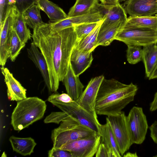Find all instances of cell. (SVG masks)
<instances>
[{
  "label": "cell",
  "mask_w": 157,
  "mask_h": 157,
  "mask_svg": "<svg viewBox=\"0 0 157 157\" xmlns=\"http://www.w3.org/2000/svg\"><path fill=\"white\" fill-rule=\"evenodd\" d=\"M32 37L47 64L50 92H56L67 73L71 53L78 40L74 26L55 30L49 23L44 22L33 29Z\"/></svg>",
  "instance_id": "6da1fadb"
},
{
  "label": "cell",
  "mask_w": 157,
  "mask_h": 157,
  "mask_svg": "<svg viewBox=\"0 0 157 157\" xmlns=\"http://www.w3.org/2000/svg\"><path fill=\"white\" fill-rule=\"evenodd\" d=\"M137 86L124 84L114 79L104 78L100 87L95 104L97 114L107 116L120 113L134 99Z\"/></svg>",
  "instance_id": "7a4b0ae2"
},
{
  "label": "cell",
  "mask_w": 157,
  "mask_h": 157,
  "mask_svg": "<svg viewBox=\"0 0 157 157\" xmlns=\"http://www.w3.org/2000/svg\"><path fill=\"white\" fill-rule=\"evenodd\" d=\"M45 102L36 97L17 101L11 116V124L15 130L20 131L44 116L46 109Z\"/></svg>",
  "instance_id": "3957f363"
},
{
  "label": "cell",
  "mask_w": 157,
  "mask_h": 157,
  "mask_svg": "<svg viewBox=\"0 0 157 157\" xmlns=\"http://www.w3.org/2000/svg\"><path fill=\"white\" fill-rule=\"evenodd\" d=\"M96 133L93 130L69 117L61 121L58 128L52 131L51 138L53 147L60 148L69 142Z\"/></svg>",
  "instance_id": "277c9868"
},
{
  "label": "cell",
  "mask_w": 157,
  "mask_h": 157,
  "mask_svg": "<svg viewBox=\"0 0 157 157\" xmlns=\"http://www.w3.org/2000/svg\"><path fill=\"white\" fill-rule=\"evenodd\" d=\"M115 40L128 46L143 47L157 43V30L151 29L124 26Z\"/></svg>",
  "instance_id": "5b68a950"
},
{
  "label": "cell",
  "mask_w": 157,
  "mask_h": 157,
  "mask_svg": "<svg viewBox=\"0 0 157 157\" xmlns=\"http://www.w3.org/2000/svg\"><path fill=\"white\" fill-rule=\"evenodd\" d=\"M51 103L80 124L91 129L99 134V125L100 123L98 117L85 110L75 101H74L70 103L56 101Z\"/></svg>",
  "instance_id": "8992f818"
},
{
  "label": "cell",
  "mask_w": 157,
  "mask_h": 157,
  "mask_svg": "<svg viewBox=\"0 0 157 157\" xmlns=\"http://www.w3.org/2000/svg\"><path fill=\"white\" fill-rule=\"evenodd\" d=\"M127 120L132 144H142L145 139L148 128L142 108L133 106L127 116Z\"/></svg>",
  "instance_id": "52a82bcc"
},
{
  "label": "cell",
  "mask_w": 157,
  "mask_h": 157,
  "mask_svg": "<svg viewBox=\"0 0 157 157\" xmlns=\"http://www.w3.org/2000/svg\"><path fill=\"white\" fill-rule=\"evenodd\" d=\"M121 156L128 150L132 144L128 127L127 116L123 111L117 115L107 116Z\"/></svg>",
  "instance_id": "ba28073f"
},
{
  "label": "cell",
  "mask_w": 157,
  "mask_h": 157,
  "mask_svg": "<svg viewBox=\"0 0 157 157\" xmlns=\"http://www.w3.org/2000/svg\"><path fill=\"white\" fill-rule=\"evenodd\" d=\"M100 142V136L96 133L69 142L60 149L70 152L72 157H92Z\"/></svg>",
  "instance_id": "9c48e42d"
},
{
  "label": "cell",
  "mask_w": 157,
  "mask_h": 157,
  "mask_svg": "<svg viewBox=\"0 0 157 157\" xmlns=\"http://www.w3.org/2000/svg\"><path fill=\"white\" fill-rule=\"evenodd\" d=\"M18 12L15 7L10 9L0 26V65L4 66L9 58V50L15 17Z\"/></svg>",
  "instance_id": "30bf717a"
},
{
  "label": "cell",
  "mask_w": 157,
  "mask_h": 157,
  "mask_svg": "<svg viewBox=\"0 0 157 157\" xmlns=\"http://www.w3.org/2000/svg\"><path fill=\"white\" fill-rule=\"evenodd\" d=\"M104 78L103 75L92 78L79 98L75 101L85 110L97 117L96 99L100 87Z\"/></svg>",
  "instance_id": "8fae6325"
},
{
  "label": "cell",
  "mask_w": 157,
  "mask_h": 157,
  "mask_svg": "<svg viewBox=\"0 0 157 157\" xmlns=\"http://www.w3.org/2000/svg\"><path fill=\"white\" fill-rule=\"evenodd\" d=\"M124 7L130 16H151L157 13V0H128Z\"/></svg>",
  "instance_id": "7c38bea8"
},
{
  "label": "cell",
  "mask_w": 157,
  "mask_h": 157,
  "mask_svg": "<svg viewBox=\"0 0 157 157\" xmlns=\"http://www.w3.org/2000/svg\"><path fill=\"white\" fill-rule=\"evenodd\" d=\"M96 9L103 17L101 28L119 21L127 22V13L124 7L120 4L116 6H107L99 3Z\"/></svg>",
  "instance_id": "4fadbf2b"
},
{
  "label": "cell",
  "mask_w": 157,
  "mask_h": 157,
  "mask_svg": "<svg viewBox=\"0 0 157 157\" xmlns=\"http://www.w3.org/2000/svg\"><path fill=\"white\" fill-rule=\"evenodd\" d=\"M103 16L96 9L88 14L66 18L55 23H50L55 30H60L81 24L99 22L103 20Z\"/></svg>",
  "instance_id": "5bb4252c"
},
{
  "label": "cell",
  "mask_w": 157,
  "mask_h": 157,
  "mask_svg": "<svg viewBox=\"0 0 157 157\" xmlns=\"http://www.w3.org/2000/svg\"><path fill=\"white\" fill-rule=\"evenodd\" d=\"M1 70L7 86L9 100L18 101L26 98V89L15 78L9 70L4 66L1 67Z\"/></svg>",
  "instance_id": "9a60e30c"
},
{
  "label": "cell",
  "mask_w": 157,
  "mask_h": 157,
  "mask_svg": "<svg viewBox=\"0 0 157 157\" xmlns=\"http://www.w3.org/2000/svg\"><path fill=\"white\" fill-rule=\"evenodd\" d=\"M93 58L92 52L82 51L75 46L70 58V64L75 75L79 76L89 67Z\"/></svg>",
  "instance_id": "2e32d148"
},
{
  "label": "cell",
  "mask_w": 157,
  "mask_h": 157,
  "mask_svg": "<svg viewBox=\"0 0 157 157\" xmlns=\"http://www.w3.org/2000/svg\"><path fill=\"white\" fill-rule=\"evenodd\" d=\"M62 82L67 94L73 100L76 101L83 92L84 86L80 81L79 76L74 74L70 64Z\"/></svg>",
  "instance_id": "e0dca14e"
},
{
  "label": "cell",
  "mask_w": 157,
  "mask_h": 157,
  "mask_svg": "<svg viewBox=\"0 0 157 157\" xmlns=\"http://www.w3.org/2000/svg\"><path fill=\"white\" fill-rule=\"evenodd\" d=\"M38 48L32 42L30 48L27 49L28 56L39 70L47 88L50 92V79L47 64L44 56Z\"/></svg>",
  "instance_id": "ac0fdd59"
},
{
  "label": "cell",
  "mask_w": 157,
  "mask_h": 157,
  "mask_svg": "<svg viewBox=\"0 0 157 157\" xmlns=\"http://www.w3.org/2000/svg\"><path fill=\"white\" fill-rule=\"evenodd\" d=\"M99 134L101 142L103 144L112 155V157H121L117 143L111 128L108 120L103 124H99Z\"/></svg>",
  "instance_id": "d6986e66"
},
{
  "label": "cell",
  "mask_w": 157,
  "mask_h": 157,
  "mask_svg": "<svg viewBox=\"0 0 157 157\" xmlns=\"http://www.w3.org/2000/svg\"><path fill=\"white\" fill-rule=\"evenodd\" d=\"M126 23L119 21L104 28L100 27L97 38L98 46L110 45Z\"/></svg>",
  "instance_id": "ffe728a7"
},
{
  "label": "cell",
  "mask_w": 157,
  "mask_h": 157,
  "mask_svg": "<svg viewBox=\"0 0 157 157\" xmlns=\"http://www.w3.org/2000/svg\"><path fill=\"white\" fill-rule=\"evenodd\" d=\"M36 4L50 19V23H55L67 17L63 10L49 0H36Z\"/></svg>",
  "instance_id": "44dd1931"
},
{
  "label": "cell",
  "mask_w": 157,
  "mask_h": 157,
  "mask_svg": "<svg viewBox=\"0 0 157 157\" xmlns=\"http://www.w3.org/2000/svg\"><path fill=\"white\" fill-rule=\"evenodd\" d=\"M9 141L13 151L23 156L30 155L36 145L34 140L31 137L21 138L12 136Z\"/></svg>",
  "instance_id": "7402d4cb"
},
{
  "label": "cell",
  "mask_w": 157,
  "mask_h": 157,
  "mask_svg": "<svg viewBox=\"0 0 157 157\" xmlns=\"http://www.w3.org/2000/svg\"><path fill=\"white\" fill-rule=\"evenodd\" d=\"M143 62L146 77L151 76L157 63V45L153 44L143 47L142 49Z\"/></svg>",
  "instance_id": "603a6c76"
},
{
  "label": "cell",
  "mask_w": 157,
  "mask_h": 157,
  "mask_svg": "<svg viewBox=\"0 0 157 157\" xmlns=\"http://www.w3.org/2000/svg\"><path fill=\"white\" fill-rule=\"evenodd\" d=\"M98 0H76L71 8L67 17H73L88 14L96 9Z\"/></svg>",
  "instance_id": "cb8c5ba5"
},
{
  "label": "cell",
  "mask_w": 157,
  "mask_h": 157,
  "mask_svg": "<svg viewBox=\"0 0 157 157\" xmlns=\"http://www.w3.org/2000/svg\"><path fill=\"white\" fill-rule=\"evenodd\" d=\"M124 26L144 28L157 30V16L132 17L127 18Z\"/></svg>",
  "instance_id": "d4e9b609"
},
{
  "label": "cell",
  "mask_w": 157,
  "mask_h": 157,
  "mask_svg": "<svg viewBox=\"0 0 157 157\" xmlns=\"http://www.w3.org/2000/svg\"><path fill=\"white\" fill-rule=\"evenodd\" d=\"M103 21H101L94 29L84 38L78 40L75 46L78 49L85 51L93 52L98 47V36Z\"/></svg>",
  "instance_id": "484cf974"
},
{
  "label": "cell",
  "mask_w": 157,
  "mask_h": 157,
  "mask_svg": "<svg viewBox=\"0 0 157 157\" xmlns=\"http://www.w3.org/2000/svg\"><path fill=\"white\" fill-rule=\"evenodd\" d=\"M13 29L23 43L25 44L30 39L31 35L30 30L24 20L22 14L18 11L14 18Z\"/></svg>",
  "instance_id": "4316f807"
},
{
  "label": "cell",
  "mask_w": 157,
  "mask_h": 157,
  "mask_svg": "<svg viewBox=\"0 0 157 157\" xmlns=\"http://www.w3.org/2000/svg\"><path fill=\"white\" fill-rule=\"evenodd\" d=\"M40 10L38 5L34 4L22 13L24 20L27 25L33 29L37 26L44 23L41 18Z\"/></svg>",
  "instance_id": "83f0119b"
},
{
  "label": "cell",
  "mask_w": 157,
  "mask_h": 157,
  "mask_svg": "<svg viewBox=\"0 0 157 157\" xmlns=\"http://www.w3.org/2000/svg\"><path fill=\"white\" fill-rule=\"evenodd\" d=\"M25 45L13 29L9 50V58L12 62L15 60Z\"/></svg>",
  "instance_id": "f1b7e54d"
},
{
  "label": "cell",
  "mask_w": 157,
  "mask_h": 157,
  "mask_svg": "<svg viewBox=\"0 0 157 157\" xmlns=\"http://www.w3.org/2000/svg\"><path fill=\"white\" fill-rule=\"evenodd\" d=\"M101 21L85 23L74 26V29L78 40H82L86 37L94 29Z\"/></svg>",
  "instance_id": "f546056e"
},
{
  "label": "cell",
  "mask_w": 157,
  "mask_h": 157,
  "mask_svg": "<svg viewBox=\"0 0 157 157\" xmlns=\"http://www.w3.org/2000/svg\"><path fill=\"white\" fill-rule=\"evenodd\" d=\"M126 57L129 63L135 64L142 60V49L141 47L128 46Z\"/></svg>",
  "instance_id": "4dcf8cb0"
},
{
  "label": "cell",
  "mask_w": 157,
  "mask_h": 157,
  "mask_svg": "<svg viewBox=\"0 0 157 157\" xmlns=\"http://www.w3.org/2000/svg\"><path fill=\"white\" fill-rule=\"evenodd\" d=\"M48 101L52 103L54 102H60L63 103H70L73 100L71 97L67 93H55L50 96Z\"/></svg>",
  "instance_id": "1f68e13d"
},
{
  "label": "cell",
  "mask_w": 157,
  "mask_h": 157,
  "mask_svg": "<svg viewBox=\"0 0 157 157\" xmlns=\"http://www.w3.org/2000/svg\"><path fill=\"white\" fill-rule=\"evenodd\" d=\"M15 7L17 11L22 14L26 10L34 4H36V0H15Z\"/></svg>",
  "instance_id": "d6a6232c"
},
{
  "label": "cell",
  "mask_w": 157,
  "mask_h": 157,
  "mask_svg": "<svg viewBox=\"0 0 157 157\" xmlns=\"http://www.w3.org/2000/svg\"><path fill=\"white\" fill-rule=\"evenodd\" d=\"M48 155L49 157H72L71 153L69 151L53 147L49 151Z\"/></svg>",
  "instance_id": "836d02e7"
},
{
  "label": "cell",
  "mask_w": 157,
  "mask_h": 157,
  "mask_svg": "<svg viewBox=\"0 0 157 157\" xmlns=\"http://www.w3.org/2000/svg\"><path fill=\"white\" fill-rule=\"evenodd\" d=\"M96 157H112L110 152L105 145L100 143L95 154Z\"/></svg>",
  "instance_id": "e575fe53"
},
{
  "label": "cell",
  "mask_w": 157,
  "mask_h": 157,
  "mask_svg": "<svg viewBox=\"0 0 157 157\" xmlns=\"http://www.w3.org/2000/svg\"><path fill=\"white\" fill-rule=\"evenodd\" d=\"M150 136L155 143L157 144V121H155L149 127Z\"/></svg>",
  "instance_id": "d590c367"
},
{
  "label": "cell",
  "mask_w": 157,
  "mask_h": 157,
  "mask_svg": "<svg viewBox=\"0 0 157 157\" xmlns=\"http://www.w3.org/2000/svg\"><path fill=\"white\" fill-rule=\"evenodd\" d=\"M101 4L107 6L117 5L120 4L119 0H99Z\"/></svg>",
  "instance_id": "8d00e7d4"
},
{
  "label": "cell",
  "mask_w": 157,
  "mask_h": 157,
  "mask_svg": "<svg viewBox=\"0 0 157 157\" xmlns=\"http://www.w3.org/2000/svg\"><path fill=\"white\" fill-rule=\"evenodd\" d=\"M149 109L151 112L154 111L157 109V92L154 95L153 101L150 103Z\"/></svg>",
  "instance_id": "74e56055"
},
{
  "label": "cell",
  "mask_w": 157,
  "mask_h": 157,
  "mask_svg": "<svg viewBox=\"0 0 157 157\" xmlns=\"http://www.w3.org/2000/svg\"><path fill=\"white\" fill-rule=\"evenodd\" d=\"M155 78H157V63L149 79L151 80Z\"/></svg>",
  "instance_id": "f35d334b"
},
{
  "label": "cell",
  "mask_w": 157,
  "mask_h": 157,
  "mask_svg": "<svg viewBox=\"0 0 157 157\" xmlns=\"http://www.w3.org/2000/svg\"><path fill=\"white\" fill-rule=\"evenodd\" d=\"M123 157H138V155L136 154V153H131L130 152H128L126 153L125 154H124Z\"/></svg>",
  "instance_id": "ab89813d"
},
{
  "label": "cell",
  "mask_w": 157,
  "mask_h": 157,
  "mask_svg": "<svg viewBox=\"0 0 157 157\" xmlns=\"http://www.w3.org/2000/svg\"><path fill=\"white\" fill-rule=\"evenodd\" d=\"M121 1H128V0H120Z\"/></svg>",
  "instance_id": "60d3db41"
},
{
  "label": "cell",
  "mask_w": 157,
  "mask_h": 157,
  "mask_svg": "<svg viewBox=\"0 0 157 157\" xmlns=\"http://www.w3.org/2000/svg\"><path fill=\"white\" fill-rule=\"evenodd\" d=\"M154 156L157 157V154L155 156Z\"/></svg>",
  "instance_id": "b9f144b4"
},
{
  "label": "cell",
  "mask_w": 157,
  "mask_h": 157,
  "mask_svg": "<svg viewBox=\"0 0 157 157\" xmlns=\"http://www.w3.org/2000/svg\"><path fill=\"white\" fill-rule=\"evenodd\" d=\"M156 15L157 16V13L156 14Z\"/></svg>",
  "instance_id": "7bdbcfd3"
}]
</instances>
